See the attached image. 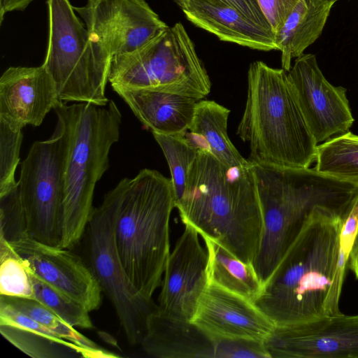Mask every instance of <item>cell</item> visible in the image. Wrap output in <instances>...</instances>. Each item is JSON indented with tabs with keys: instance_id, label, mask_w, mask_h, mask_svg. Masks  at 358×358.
I'll return each instance as SVG.
<instances>
[{
	"instance_id": "obj_14",
	"label": "cell",
	"mask_w": 358,
	"mask_h": 358,
	"mask_svg": "<svg viewBox=\"0 0 358 358\" xmlns=\"http://www.w3.org/2000/svg\"><path fill=\"white\" fill-rule=\"evenodd\" d=\"M7 241L40 279L71 296L90 312L100 307L102 289L90 267L80 257L69 249L36 241L25 232Z\"/></svg>"
},
{
	"instance_id": "obj_38",
	"label": "cell",
	"mask_w": 358,
	"mask_h": 358,
	"mask_svg": "<svg viewBox=\"0 0 358 358\" xmlns=\"http://www.w3.org/2000/svg\"><path fill=\"white\" fill-rule=\"evenodd\" d=\"M336 1H338V0H335Z\"/></svg>"
},
{
	"instance_id": "obj_34",
	"label": "cell",
	"mask_w": 358,
	"mask_h": 358,
	"mask_svg": "<svg viewBox=\"0 0 358 358\" xmlns=\"http://www.w3.org/2000/svg\"><path fill=\"white\" fill-rule=\"evenodd\" d=\"M236 8L248 18L262 27L271 30L269 24L262 13L257 0H222Z\"/></svg>"
},
{
	"instance_id": "obj_3",
	"label": "cell",
	"mask_w": 358,
	"mask_h": 358,
	"mask_svg": "<svg viewBox=\"0 0 358 358\" xmlns=\"http://www.w3.org/2000/svg\"><path fill=\"white\" fill-rule=\"evenodd\" d=\"M252 169L263 217L253 265L264 285L310 215L320 208L345 214L358 193V185L315 169L257 164H252Z\"/></svg>"
},
{
	"instance_id": "obj_21",
	"label": "cell",
	"mask_w": 358,
	"mask_h": 358,
	"mask_svg": "<svg viewBox=\"0 0 358 358\" xmlns=\"http://www.w3.org/2000/svg\"><path fill=\"white\" fill-rule=\"evenodd\" d=\"M0 332L11 344L34 358L99 357L1 301Z\"/></svg>"
},
{
	"instance_id": "obj_19",
	"label": "cell",
	"mask_w": 358,
	"mask_h": 358,
	"mask_svg": "<svg viewBox=\"0 0 358 358\" xmlns=\"http://www.w3.org/2000/svg\"><path fill=\"white\" fill-rule=\"evenodd\" d=\"M140 345L155 357L214 358V341L206 332L159 306L148 317Z\"/></svg>"
},
{
	"instance_id": "obj_8",
	"label": "cell",
	"mask_w": 358,
	"mask_h": 358,
	"mask_svg": "<svg viewBox=\"0 0 358 358\" xmlns=\"http://www.w3.org/2000/svg\"><path fill=\"white\" fill-rule=\"evenodd\" d=\"M108 82L111 86L159 90L197 100L211 90L207 71L180 22L141 48L113 57Z\"/></svg>"
},
{
	"instance_id": "obj_17",
	"label": "cell",
	"mask_w": 358,
	"mask_h": 358,
	"mask_svg": "<svg viewBox=\"0 0 358 358\" xmlns=\"http://www.w3.org/2000/svg\"><path fill=\"white\" fill-rule=\"evenodd\" d=\"M59 101L56 84L43 65L10 66L0 78V115L22 128L40 126Z\"/></svg>"
},
{
	"instance_id": "obj_2",
	"label": "cell",
	"mask_w": 358,
	"mask_h": 358,
	"mask_svg": "<svg viewBox=\"0 0 358 358\" xmlns=\"http://www.w3.org/2000/svg\"><path fill=\"white\" fill-rule=\"evenodd\" d=\"M344 215L327 208L315 210L264 285L254 303L275 326L326 315Z\"/></svg>"
},
{
	"instance_id": "obj_29",
	"label": "cell",
	"mask_w": 358,
	"mask_h": 358,
	"mask_svg": "<svg viewBox=\"0 0 358 358\" xmlns=\"http://www.w3.org/2000/svg\"><path fill=\"white\" fill-rule=\"evenodd\" d=\"M34 299L50 309L73 327L92 329L90 311L81 303L44 282L31 271Z\"/></svg>"
},
{
	"instance_id": "obj_9",
	"label": "cell",
	"mask_w": 358,
	"mask_h": 358,
	"mask_svg": "<svg viewBox=\"0 0 358 358\" xmlns=\"http://www.w3.org/2000/svg\"><path fill=\"white\" fill-rule=\"evenodd\" d=\"M68 136L62 120L52 137L35 141L21 163L17 187L25 233L43 244L62 248L64 238V169Z\"/></svg>"
},
{
	"instance_id": "obj_4",
	"label": "cell",
	"mask_w": 358,
	"mask_h": 358,
	"mask_svg": "<svg viewBox=\"0 0 358 358\" xmlns=\"http://www.w3.org/2000/svg\"><path fill=\"white\" fill-rule=\"evenodd\" d=\"M117 202V252L132 285L152 298L161 286L170 255V219L176 208L171 178L144 169L111 189Z\"/></svg>"
},
{
	"instance_id": "obj_26",
	"label": "cell",
	"mask_w": 358,
	"mask_h": 358,
	"mask_svg": "<svg viewBox=\"0 0 358 358\" xmlns=\"http://www.w3.org/2000/svg\"><path fill=\"white\" fill-rule=\"evenodd\" d=\"M0 301L27 315L62 338L96 353L99 357H119L100 348L34 299L0 295Z\"/></svg>"
},
{
	"instance_id": "obj_23",
	"label": "cell",
	"mask_w": 358,
	"mask_h": 358,
	"mask_svg": "<svg viewBox=\"0 0 358 358\" xmlns=\"http://www.w3.org/2000/svg\"><path fill=\"white\" fill-rule=\"evenodd\" d=\"M335 0H299L275 35L282 69L288 72L292 60L304 53L322 34Z\"/></svg>"
},
{
	"instance_id": "obj_27",
	"label": "cell",
	"mask_w": 358,
	"mask_h": 358,
	"mask_svg": "<svg viewBox=\"0 0 358 358\" xmlns=\"http://www.w3.org/2000/svg\"><path fill=\"white\" fill-rule=\"evenodd\" d=\"M0 295L34 299L30 267L26 260L1 235Z\"/></svg>"
},
{
	"instance_id": "obj_30",
	"label": "cell",
	"mask_w": 358,
	"mask_h": 358,
	"mask_svg": "<svg viewBox=\"0 0 358 358\" xmlns=\"http://www.w3.org/2000/svg\"><path fill=\"white\" fill-rule=\"evenodd\" d=\"M358 228V193L350 208L343 217L339 237L338 258L333 287L326 305V314L336 315L339 310V301L341 294L346 265L356 237Z\"/></svg>"
},
{
	"instance_id": "obj_33",
	"label": "cell",
	"mask_w": 358,
	"mask_h": 358,
	"mask_svg": "<svg viewBox=\"0 0 358 358\" xmlns=\"http://www.w3.org/2000/svg\"><path fill=\"white\" fill-rule=\"evenodd\" d=\"M259 6L276 35L299 0H257Z\"/></svg>"
},
{
	"instance_id": "obj_15",
	"label": "cell",
	"mask_w": 358,
	"mask_h": 358,
	"mask_svg": "<svg viewBox=\"0 0 358 358\" xmlns=\"http://www.w3.org/2000/svg\"><path fill=\"white\" fill-rule=\"evenodd\" d=\"M199 234L194 227L185 225L169 256L158 299L161 310L187 320L192 318L208 284V253Z\"/></svg>"
},
{
	"instance_id": "obj_6",
	"label": "cell",
	"mask_w": 358,
	"mask_h": 358,
	"mask_svg": "<svg viewBox=\"0 0 358 358\" xmlns=\"http://www.w3.org/2000/svg\"><path fill=\"white\" fill-rule=\"evenodd\" d=\"M53 110L64 122L68 136L62 248L71 249L88 224L96 184L108 170L110 150L120 138L122 115L112 100L104 106L59 101Z\"/></svg>"
},
{
	"instance_id": "obj_1",
	"label": "cell",
	"mask_w": 358,
	"mask_h": 358,
	"mask_svg": "<svg viewBox=\"0 0 358 358\" xmlns=\"http://www.w3.org/2000/svg\"><path fill=\"white\" fill-rule=\"evenodd\" d=\"M176 208L184 225L216 241L241 260L253 263L263 217L251 162L230 167L199 150Z\"/></svg>"
},
{
	"instance_id": "obj_31",
	"label": "cell",
	"mask_w": 358,
	"mask_h": 358,
	"mask_svg": "<svg viewBox=\"0 0 358 358\" xmlns=\"http://www.w3.org/2000/svg\"><path fill=\"white\" fill-rule=\"evenodd\" d=\"M22 127L0 115V195L16 187L15 173L20 161Z\"/></svg>"
},
{
	"instance_id": "obj_13",
	"label": "cell",
	"mask_w": 358,
	"mask_h": 358,
	"mask_svg": "<svg viewBox=\"0 0 358 358\" xmlns=\"http://www.w3.org/2000/svg\"><path fill=\"white\" fill-rule=\"evenodd\" d=\"M287 76L317 143L348 131L355 119L347 90L327 80L314 55L303 53L296 58Z\"/></svg>"
},
{
	"instance_id": "obj_37",
	"label": "cell",
	"mask_w": 358,
	"mask_h": 358,
	"mask_svg": "<svg viewBox=\"0 0 358 358\" xmlns=\"http://www.w3.org/2000/svg\"><path fill=\"white\" fill-rule=\"evenodd\" d=\"M177 3L181 7L182 10L187 8L189 0H176Z\"/></svg>"
},
{
	"instance_id": "obj_11",
	"label": "cell",
	"mask_w": 358,
	"mask_h": 358,
	"mask_svg": "<svg viewBox=\"0 0 358 358\" xmlns=\"http://www.w3.org/2000/svg\"><path fill=\"white\" fill-rule=\"evenodd\" d=\"M73 8L112 58L141 48L169 27L145 0H87Z\"/></svg>"
},
{
	"instance_id": "obj_36",
	"label": "cell",
	"mask_w": 358,
	"mask_h": 358,
	"mask_svg": "<svg viewBox=\"0 0 358 358\" xmlns=\"http://www.w3.org/2000/svg\"><path fill=\"white\" fill-rule=\"evenodd\" d=\"M349 268L358 278V228L348 261Z\"/></svg>"
},
{
	"instance_id": "obj_18",
	"label": "cell",
	"mask_w": 358,
	"mask_h": 358,
	"mask_svg": "<svg viewBox=\"0 0 358 358\" xmlns=\"http://www.w3.org/2000/svg\"><path fill=\"white\" fill-rule=\"evenodd\" d=\"M187 19L220 40L252 49L278 50L275 34L222 0H189Z\"/></svg>"
},
{
	"instance_id": "obj_24",
	"label": "cell",
	"mask_w": 358,
	"mask_h": 358,
	"mask_svg": "<svg viewBox=\"0 0 358 358\" xmlns=\"http://www.w3.org/2000/svg\"><path fill=\"white\" fill-rule=\"evenodd\" d=\"M202 238L208 253V282L215 283L254 303L264 285L253 263L241 260L213 239Z\"/></svg>"
},
{
	"instance_id": "obj_28",
	"label": "cell",
	"mask_w": 358,
	"mask_h": 358,
	"mask_svg": "<svg viewBox=\"0 0 358 358\" xmlns=\"http://www.w3.org/2000/svg\"><path fill=\"white\" fill-rule=\"evenodd\" d=\"M152 134L161 148L169 167L176 207L183 196L189 169L199 150L187 140L185 134Z\"/></svg>"
},
{
	"instance_id": "obj_12",
	"label": "cell",
	"mask_w": 358,
	"mask_h": 358,
	"mask_svg": "<svg viewBox=\"0 0 358 358\" xmlns=\"http://www.w3.org/2000/svg\"><path fill=\"white\" fill-rule=\"evenodd\" d=\"M264 343L271 358H358V314L275 326Z\"/></svg>"
},
{
	"instance_id": "obj_35",
	"label": "cell",
	"mask_w": 358,
	"mask_h": 358,
	"mask_svg": "<svg viewBox=\"0 0 358 358\" xmlns=\"http://www.w3.org/2000/svg\"><path fill=\"white\" fill-rule=\"evenodd\" d=\"M34 0H0V24L5 15L13 11H22Z\"/></svg>"
},
{
	"instance_id": "obj_7",
	"label": "cell",
	"mask_w": 358,
	"mask_h": 358,
	"mask_svg": "<svg viewBox=\"0 0 358 358\" xmlns=\"http://www.w3.org/2000/svg\"><path fill=\"white\" fill-rule=\"evenodd\" d=\"M48 41L43 66L62 102L104 106L112 57L91 38L69 0H47Z\"/></svg>"
},
{
	"instance_id": "obj_20",
	"label": "cell",
	"mask_w": 358,
	"mask_h": 358,
	"mask_svg": "<svg viewBox=\"0 0 358 358\" xmlns=\"http://www.w3.org/2000/svg\"><path fill=\"white\" fill-rule=\"evenodd\" d=\"M138 120L152 133L185 134L199 100L183 95L148 89L111 86Z\"/></svg>"
},
{
	"instance_id": "obj_16",
	"label": "cell",
	"mask_w": 358,
	"mask_h": 358,
	"mask_svg": "<svg viewBox=\"0 0 358 358\" xmlns=\"http://www.w3.org/2000/svg\"><path fill=\"white\" fill-rule=\"evenodd\" d=\"M190 321L213 340L265 342L275 327L252 301L213 282H208Z\"/></svg>"
},
{
	"instance_id": "obj_22",
	"label": "cell",
	"mask_w": 358,
	"mask_h": 358,
	"mask_svg": "<svg viewBox=\"0 0 358 358\" xmlns=\"http://www.w3.org/2000/svg\"><path fill=\"white\" fill-rule=\"evenodd\" d=\"M229 109L212 100H199L188 131L187 140L199 150L211 153L230 167L250 164L238 151L227 131Z\"/></svg>"
},
{
	"instance_id": "obj_5",
	"label": "cell",
	"mask_w": 358,
	"mask_h": 358,
	"mask_svg": "<svg viewBox=\"0 0 358 358\" xmlns=\"http://www.w3.org/2000/svg\"><path fill=\"white\" fill-rule=\"evenodd\" d=\"M236 134L249 144L252 164L309 168L317 143L283 69L250 64L247 99Z\"/></svg>"
},
{
	"instance_id": "obj_10",
	"label": "cell",
	"mask_w": 358,
	"mask_h": 358,
	"mask_svg": "<svg viewBox=\"0 0 358 358\" xmlns=\"http://www.w3.org/2000/svg\"><path fill=\"white\" fill-rule=\"evenodd\" d=\"M116 213V199L110 190L88 222L90 267L113 303L127 341L140 345L148 317L158 305L142 295L126 275L115 243Z\"/></svg>"
},
{
	"instance_id": "obj_25",
	"label": "cell",
	"mask_w": 358,
	"mask_h": 358,
	"mask_svg": "<svg viewBox=\"0 0 358 358\" xmlns=\"http://www.w3.org/2000/svg\"><path fill=\"white\" fill-rule=\"evenodd\" d=\"M315 161L317 172L358 185V135L346 131L317 145Z\"/></svg>"
},
{
	"instance_id": "obj_32",
	"label": "cell",
	"mask_w": 358,
	"mask_h": 358,
	"mask_svg": "<svg viewBox=\"0 0 358 358\" xmlns=\"http://www.w3.org/2000/svg\"><path fill=\"white\" fill-rule=\"evenodd\" d=\"M213 341L214 358H271L264 342L244 338Z\"/></svg>"
}]
</instances>
